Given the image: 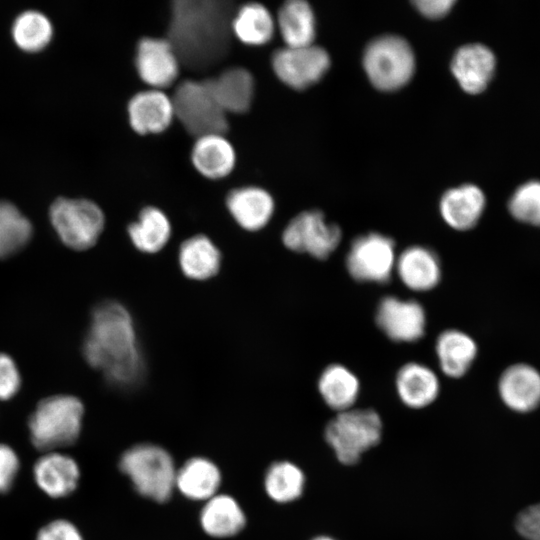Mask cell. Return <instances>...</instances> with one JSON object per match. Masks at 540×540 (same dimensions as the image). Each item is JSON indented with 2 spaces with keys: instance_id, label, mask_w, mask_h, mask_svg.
<instances>
[{
  "instance_id": "cell-1",
  "label": "cell",
  "mask_w": 540,
  "mask_h": 540,
  "mask_svg": "<svg viewBox=\"0 0 540 540\" xmlns=\"http://www.w3.org/2000/svg\"><path fill=\"white\" fill-rule=\"evenodd\" d=\"M82 354L113 386L130 388L143 379L145 365L134 321L117 301L106 300L93 308Z\"/></svg>"
},
{
  "instance_id": "cell-2",
  "label": "cell",
  "mask_w": 540,
  "mask_h": 540,
  "mask_svg": "<svg viewBox=\"0 0 540 540\" xmlns=\"http://www.w3.org/2000/svg\"><path fill=\"white\" fill-rule=\"evenodd\" d=\"M235 10L228 1H174L167 39L180 64L193 72H205L220 63L231 47Z\"/></svg>"
},
{
  "instance_id": "cell-3",
  "label": "cell",
  "mask_w": 540,
  "mask_h": 540,
  "mask_svg": "<svg viewBox=\"0 0 540 540\" xmlns=\"http://www.w3.org/2000/svg\"><path fill=\"white\" fill-rule=\"evenodd\" d=\"M85 407L81 399L57 394L41 399L28 417L31 444L42 453L61 451L80 437Z\"/></svg>"
},
{
  "instance_id": "cell-4",
  "label": "cell",
  "mask_w": 540,
  "mask_h": 540,
  "mask_svg": "<svg viewBox=\"0 0 540 540\" xmlns=\"http://www.w3.org/2000/svg\"><path fill=\"white\" fill-rule=\"evenodd\" d=\"M120 471L130 480L135 491L156 503L167 502L175 491L177 466L164 447L154 443H138L120 456Z\"/></svg>"
},
{
  "instance_id": "cell-5",
  "label": "cell",
  "mask_w": 540,
  "mask_h": 540,
  "mask_svg": "<svg viewBox=\"0 0 540 540\" xmlns=\"http://www.w3.org/2000/svg\"><path fill=\"white\" fill-rule=\"evenodd\" d=\"M324 440L342 465L357 464L382 439L383 421L371 408H351L326 424Z\"/></svg>"
},
{
  "instance_id": "cell-6",
  "label": "cell",
  "mask_w": 540,
  "mask_h": 540,
  "mask_svg": "<svg viewBox=\"0 0 540 540\" xmlns=\"http://www.w3.org/2000/svg\"><path fill=\"white\" fill-rule=\"evenodd\" d=\"M174 113L185 130L194 137L224 134L229 129L227 114L213 95L206 79H186L178 83L171 96Z\"/></svg>"
},
{
  "instance_id": "cell-7",
  "label": "cell",
  "mask_w": 540,
  "mask_h": 540,
  "mask_svg": "<svg viewBox=\"0 0 540 540\" xmlns=\"http://www.w3.org/2000/svg\"><path fill=\"white\" fill-rule=\"evenodd\" d=\"M363 66L374 87L383 91L397 90L414 74V53L405 39L395 35L380 36L366 47Z\"/></svg>"
},
{
  "instance_id": "cell-8",
  "label": "cell",
  "mask_w": 540,
  "mask_h": 540,
  "mask_svg": "<svg viewBox=\"0 0 540 540\" xmlns=\"http://www.w3.org/2000/svg\"><path fill=\"white\" fill-rule=\"evenodd\" d=\"M50 222L61 242L75 251L92 248L105 226L101 208L87 199H56L49 210Z\"/></svg>"
},
{
  "instance_id": "cell-9",
  "label": "cell",
  "mask_w": 540,
  "mask_h": 540,
  "mask_svg": "<svg viewBox=\"0 0 540 540\" xmlns=\"http://www.w3.org/2000/svg\"><path fill=\"white\" fill-rule=\"evenodd\" d=\"M396 260L394 240L381 233L371 232L351 242L345 265L354 280L383 284L395 272Z\"/></svg>"
},
{
  "instance_id": "cell-10",
  "label": "cell",
  "mask_w": 540,
  "mask_h": 540,
  "mask_svg": "<svg viewBox=\"0 0 540 540\" xmlns=\"http://www.w3.org/2000/svg\"><path fill=\"white\" fill-rule=\"evenodd\" d=\"M342 231L335 223L327 222L319 210H308L292 218L282 232L284 246L316 259H327L339 246Z\"/></svg>"
},
{
  "instance_id": "cell-11",
  "label": "cell",
  "mask_w": 540,
  "mask_h": 540,
  "mask_svg": "<svg viewBox=\"0 0 540 540\" xmlns=\"http://www.w3.org/2000/svg\"><path fill=\"white\" fill-rule=\"evenodd\" d=\"M271 63L279 80L293 89L303 90L324 76L330 66V58L318 46H285L273 53Z\"/></svg>"
},
{
  "instance_id": "cell-12",
  "label": "cell",
  "mask_w": 540,
  "mask_h": 540,
  "mask_svg": "<svg viewBox=\"0 0 540 540\" xmlns=\"http://www.w3.org/2000/svg\"><path fill=\"white\" fill-rule=\"evenodd\" d=\"M375 321L392 341L410 343L424 336L427 318L418 301L390 295L379 301Z\"/></svg>"
},
{
  "instance_id": "cell-13",
  "label": "cell",
  "mask_w": 540,
  "mask_h": 540,
  "mask_svg": "<svg viewBox=\"0 0 540 540\" xmlns=\"http://www.w3.org/2000/svg\"><path fill=\"white\" fill-rule=\"evenodd\" d=\"M134 64L140 79L152 89L162 90L175 83L180 61L167 38L143 37L136 46Z\"/></svg>"
},
{
  "instance_id": "cell-14",
  "label": "cell",
  "mask_w": 540,
  "mask_h": 540,
  "mask_svg": "<svg viewBox=\"0 0 540 540\" xmlns=\"http://www.w3.org/2000/svg\"><path fill=\"white\" fill-rule=\"evenodd\" d=\"M32 472L37 487L53 499L70 496L77 489L81 477L77 461L62 451L42 453Z\"/></svg>"
},
{
  "instance_id": "cell-15",
  "label": "cell",
  "mask_w": 540,
  "mask_h": 540,
  "mask_svg": "<svg viewBox=\"0 0 540 540\" xmlns=\"http://www.w3.org/2000/svg\"><path fill=\"white\" fill-rule=\"evenodd\" d=\"M130 127L140 135L159 134L175 118L172 98L159 89H147L134 94L127 104Z\"/></svg>"
},
{
  "instance_id": "cell-16",
  "label": "cell",
  "mask_w": 540,
  "mask_h": 540,
  "mask_svg": "<svg viewBox=\"0 0 540 540\" xmlns=\"http://www.w3.org/2000/svg\"><path fill=\"white\" fill-rule=\"evenodd\" d=\"M226 207L241 228L256 232L269 223L275 204L267 190L258 186H242L229 191Z\"/></svg>"
},
{
  "instance_id": "cell-17",
  "label": "cell",
  "mask_w": 540,
  "mask_h": 540,
  "mask_svg": "<svg viewBox=\"0 0 540 540\" xmlns=\"http://www.w3.org/2000/svg\"><path fill=\"white\" fill-rule=\"evenodd\" d=\"M395 272L405 287L415 292L434 289L442 277L438 255L420 245L409 246L397 255Z\"/></svg>"
},
{
  "instance_id": "cell-18",
  "label": "cell",
  "mask_w": 540,
  "mask_h": 540,
  "mask_svg": "<svg viewBox=\"0 0 540 540\" xmlns=\"http://www.w3.org/2000/svg\"><path fill=\"white\" fill-rule=\"evenodd\" d=\"M206 80L226 114H244L250 110L255 95V80L249 70L240 66L228 67Z\"/></svg>"
},
{
  "instance_id": "cell-19",
  "label": "cell",
  "mask_w": 540,
  "mask_h": 540,
  "mask_svg": "<svg viewBox=\"0 0 540 540\" xmlns=\"http://www.w3.org/2000/svg\"><path fill=\"white\" fill-rule=\"evenodd\" d=\"M495 56L482 44L460 47L451 61V71L461 88L469 94L482 92L495 70Z\"/></svg>"
},
{
  "instance_id": "cell-20",
  "label": "cell",
  "mask_w": 540,
  "mask_h": 540,
  "mask_svg": "<svg viewBox=\"0 0 540 540\" xmlns=\"http://www.w3.org/2000/svg\"><path fill=\"white\" fill-rule=\"evenodd\" d=\"M221 483V470L207 457H191L177 467L175 490L191 501L204 503L219 493Z\"/></svg>"
},
{
  "instance_id": "cell-21",
  "label": "cell",
  "mask_w": 540,
  "mask_h": 540,
  "mask_svg": "<svg viewBox=\"0 0 540 540\" xmlns=\"http://www.w3.org/2000/svg\"><path fill=\"white\" fill-rule=\"evenodd\" d=\"M247 518L240 503L231 495L218 493L205 501L199 513L203 532L216 539L237 536L245 528Z\"/></svg>"
},
{
  "instance_id": "cell-22",
  "label": "cell",
  "mask_w": 540,
  "mask_h": 540,
  "mask_svg": "<svg viewBox=\"0 0 540 540\" xmlns=\"http://www.w3.org/2000/svg\"><path fill=\"white\" fill-rule=\"evenodd\" d=\"M395 388L400 401L406 407L423 409L438 398L440 381L430 367L418 362H408L399 368Z\"/></svg>"
},
{
  "instance_id": "cell-23",
  "label": "cell",
  "mask_w": 540,
  "mask_h": 540,
  "mask_svg": "<svg viewBox=\"0 0 540 540\" xmlns=\"http://www.w3.org/2000/svg\"><path fill=\"white\" fill-rule=\"evenodd\" d=\"M191 162L197 172L210 180L227 177L236 164V152L224 134L197 137L191 150Z\"/></svg>"
},
{
  "instance_id": "cell-24",
  "label": "cell",
  "mask_w": 540,
  "mask_h": 540,
  "mask_svg": "<svg viewBox=\"0 0 540 540\" xmlns=\"http://www.w3.org/2000/svg\"><path fill=\"white\" fill-rule=\"evenodd\" d=\"M440 213L445 223L458 231L473 228L485 207V196L473 184L447 190L440 200Z\"/></svg>"
},
{
  "instance_id": "cell-25",
  "label": "cell",
  "mask_w": 540,
  "mask_h": 540,
  "mask_svg": "<svg viewBox=\"0 0 540 540\" xmlns=\"http://www.w3.org/2000/svg\"><path fill=\"white\" fill-rule=\"evenodd\" d=\"M503 402L518 412H528L540 403V374L532 367L518 364L509 367L499 381Z\"/></svg>"
},
{
  "instance_id": "cell-26",
  "label": "cell",
  "mask_w": 540,
  "mask_h": 540,
  "mask_svg": "<svg viewBox=\"0 0 540 540\" xmlns=\"http://www.w3.org/2000/svg\"><path fill=\"white\" fill-rule=\"evenodd\" d=\"M324 403L336 413L354 408L360 394V381L348 367L334 363L328 365L317 382Z\"/></svg>"
},
{
  "instance_id": "cell-27",
  "label": "cell",
  "mask_w": 540,
  "mask_h": 540,
  "mask_svg": "<svg viewBox=\"0 0 540 540\" xmlns=\"http://www.w3.org/2000/svg\"><path fill=\"white\" fill-rule=\"evenodd\" d=\"M435 352L442 373L450 378H460L470 369L477 354V346L466 333L447 329L438 335Z\"/></svg>"
},
{
  "instance_id": "cell-28",
  "label": "cell",
  "mask_w": 540,
  "mask_h": 540,
  "mask_svg": "<svg viewBox=\"0 0 540 540\" xmlns=\"http://www.w3.org/2000/svg\"><path fill=\"white\" fill-rule=\"evenodd\" d=\"M178 262L181 271L189 279L208 280L219 272L221 253L210 238L198 234L181 243Z\"/></svg>"
},
{
  "instance_id": "cell-29",
  "label": "cell",
  "mask_w": 540,
  "mask_h": 540,
  "mask_svg": "<svg viewBox=\"0 0 540 540\" xmlns=\"http://www.w3.org/2000/svg\"><path fill=\"white\" fill-rule=\"evenodd\" d=\"M127 232L135 248L143 253L153 254L168 243L171 224L161 209L146 206L139 212L137 220L129 224Z\"/></svg>"
},
{
  "instance_id": "cell-30",
  "label": "cell",
  "mask_w": 540,
  "mask_h": 540,
  "mask_svg": "<svg viewBox=\"0 0 540 540\" xmlns=\"http://www.w3.org/2000/svg\"><path fill=\"white\" fill-rule=\"evenodd\" d=\"M231 29L233 36L243 44L261 46L272 39L275 21L264 5L249 2L236 8Z\"/></svg>"
},
{
  "instance_id": "cell-31",
  "label": "cell",
  "mask_w": 540,
  "mask_h": 540,
  "mask_svg": "<svg viewBox=\"0 0 540 540\" xmlns=\"http://www.w3.org/2000/svg\"><path fill=\"white\" fill-rule=\"evenodd\" d=\"M263 487L266 495L275 503L288 504L297 501L304 493L306 476L294 462L278 460L269 465Z\"/></svg>"
},
{
  "instance_id": "cell-32",
  "label": "cell",
  "mask_w": 540,
  "mask_h": 540,
  "mask_svg": "<svg viewBox=\"0 0 540 540\" xmlns=\"http://www.w3.org/2000/svg\"><path fill=\"white\" fill-rule=\"evenodd\" d=\"M277 25L286 46L312 45L315 37V18L311 6L306 1H286L278 10Z\"/></svg>"
},
{
  "instance_id": "cell-33",
  "label": "cell",
  "mask_w": 540,
  "mask_h": 540,
  "mask_svg": "<svg viewBox=\"0 0 540 540\" xmlns=\"http://www.w3.org/2000/svg\"><path fill=\"white\" fill-rule=\"evenodd\" d=\"M33 234L31 222L13 204L0 201V259L24 249Z\"/></svg>"
},
{
  "instance_id": "cell-34",
  "label": "cell",
  "mask_w": 540,
  "mask_h": 540,
  "mask_svg": "<svg viewBox=\"0 0 540 540\" xmlns=\"http://www.w3.org/2000/svg\"><path fill=\"white\" fill-rule=\"evenodd\" d=\"M52 25L40 12L26 11L20 14L12 26V36L17 46L28 52L43 49L52 37Z\"/></svg>"
},
{
  "instance_id": "cell-35",
  "label": "cell",
  "mask_w": 540,
  "mask_h": 540,
  "mask_svg": "<svg viewBox=\"0 0 540 540\" xmlns=\"http://www.w3.org/2000/svg\"><path fill=\"white\" fill-rule=\"evenodd\" d=\"M509 210L522 222L540 225V182L530 181L521 185L509 201Z\"/></svg>"
},
{
  "instance_id": "cell-36",
  "label": "cell",
  "mask_w": 540,
  "mask_h": 540,
  "mask_svg": "<svg viewBox=\"0 0 540 540\" xmlns=\"http://www.w3.org/2000/svg\"><path fill=\"white\" fill-rule=\"evenodd\" d=\"M21 383V374L13 358L6 353H0V401L14 398Z\"/></svg>"
},
{
  "instance_id": "cell-37",
  "label": "cell",
  "mask_w": 540,
  "mask_h": 540,
  "mask_svg": "<svg viewBox=\"0 0 540 540\" xmlns=\"http://www.w3.org/2000/svg\"><path fill=\"white\" fill-rule=\"evenodd\" d=\"M35 540H84L79 528L71 521L53 519L39 528Z\"/></svg>"
},
{
  "instance_id": "cell-38",
  "label": "cell",
  "mask_w": 540,
  "mask_h": 540,
  "mask_svg": "<svg viewBox=\"0 0 540 540\" xmlns=\"http://www.w3.org/2000/svg\"><path fill=\"white\" fill-rule=\"evenodd\" d=\"M19 469L20 459L17 452L10 445L0 443V494L12 489Z\"/></svg>"
},
{
  "instance_id": "cell-39",
  "label": "cell",
  "mask_w": 540,
  "mask_h": 540,
  "mask_svg": "<svg viewBox=\"0 0 540 540\" xmlns=\"http://www.w3.org/2000/svg\"><path fill=\"white\" fill-rule=\"evenodd\" d=\"M517 530L528 540H540V503L532 505L520 513Z\"/></svg>"
},
{
  "instance_id": "cell-40",
  "label": "cell",
  "mask_w": 540,
  "mask_h": 540,
  "mask_svg": "<svg viewBox=\"0 0 540 540\" xmlns=\"http://www.w3.org/2000/svg\"><path fill=\"white\" fill-rule=\"evenodd\" d=\"M416 9L425 17L438 19L451 10L455 4L453 0H418L413 2Z\"/></svg>"
},
{
  "instance_id": "cell-41",
  "label": "cell",
  "mask_w": 540,
  "mask_h": 540,
  "mask_svg": "<svg viewBox=\"0 0 540 540\" xmlns=\"http://www.w3.org/2000/svg\"><path fill=\"white\" fill-rule=\"evenodd\" d=\"M311 540H338V539L330 535H317L313 537Z\"/></svg>"
}]
</instances>
